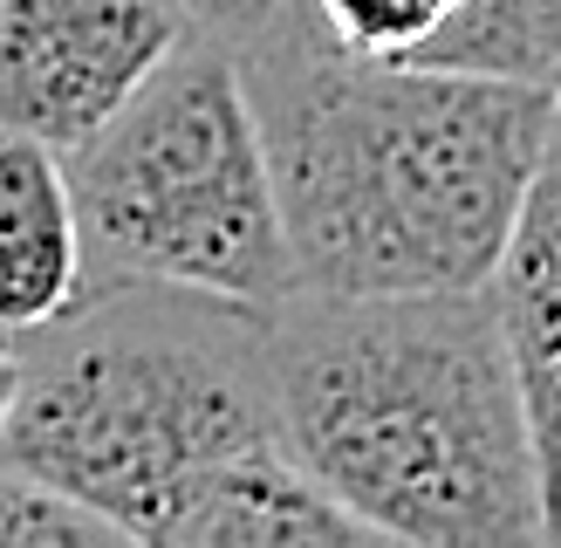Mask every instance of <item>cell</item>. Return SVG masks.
<instances>
[{"mask_svg": "<svg viewBox=\"0 0 561 548\" xmlns=\"http://www.w3.org/2000/svg\"><path fill=\"white\" fill-rule=\"evenodd\" d=\"M322 42V35H316ZM280 227L301 295H472L493 282L561 96L548 82L254 42Z\"/></svg>", "mask_w": 561, "mask_h": 548, "instance_id": "cell-1", "label": "cell"}, {"mask_svg": "<svg viewBox=\"0 0 561 548\" xmlns=\"http://www.w3.org/2000/svg\"><path fill=\"white\" fill-rule=\"evenodd\" d=\"M308 301L267 336L280 453L404 548H548V473L486 288Z\"/></svg>", "mask_w": 561, "mask_h": 548, "instance_id": "cell-2", "label": "cell"}, {"mask_svg": "<svg viewBox=\"0 0 561 548\" xmlns=\"http://www.w3.org/2000/svg\"><path fill=\"white\" fill-rule=\"evenodd\" d=\"M254 453H280L267 343L247 350L137 301H82L35 329L0 438V466L96 507L137 541Z\"/></svg>", "mask_w": 561, "mask_h": 548, "instance_id": "cell-3", "label": "cell"}, {"mask_svg": "<svg viewBox=\"0 0 561 548\" xmlns=\"http://www.w3.org/2000/svg\"><path fill=\"white\" fill-rule=\"evenodd\" d=\"M62 164L90 288H164L247 316L301 295L240 48L192 35Z\"/></svg>", "mask_w": 561, "mask_h": 548, "instance_id": "cell-4", "label": "cell"}, {"mask_svg": "<svg viewBox=\"0 0 561 548\" xmlns=\"http://www.w3.org/2000/svg\"><path fill=\"white\" fill-rule=\"evenodd\" d=\"M192 35L179 0H0V130L69 158Z\"/></svg>", "mask_w": 561, "mask_h": 548, "instance_id": "cell-5", "label": "cell"}, {"mask_svg": "<svg viewBox=\"0 0 561 548\" xmlns=\"http://www.w3.org/2000/svg\"><path fill=\"white\" fill-rule=\"evenodd\" d=\"M486 301L514 350L520 398H527V419H535V446H541V473H548V501H554L561 493V117H554L541 172L514 213V233L500 247Z\"/></svg>", "mask_w": 561, "mask_h": 548, "instance_id": "cell-6", "label": "cell"}, {"mask_svg": "<svg viewBox=\"0 0 561 548\" xmlns=\"http://www.w3.org/2000/svg\"><path fill=\"white\" fill-rule=\"evenodd\" d=\"M90 295L62 151L0 130V336H35Z\"/></svg>", "mask_w": 561, "mask_h": 548, "instance_id": "cell-7", "label": "cell"}, {"mask_svg": "<svg viewBox=\"0 0 561 548\" xmlns=\"http://www.w3.org/2000/svg\"><path fill=\"white\" fill-rule=\"evenodd\" d=\"M145 548H404L329 487H316L288 453H254L213 473L179 514H164Z\"/></svg>", "mask_w": 561, "mask_h": 548, "instance_id": "cell-8", "label": "cell"}, {"mask_svg": "<svg viewBox=\"0 0 561 548\" xmlns=\"http://www.w3.org/2000/svg\"><path fill=\"white\" fill-rule=\"evenodd\" d=\"M411 62L561 90V0H459V14Z\"/></svg>", "mask_w": 561, "mask_h": 548, "instance_id": "cell-9", "label": "cell"}, {"mask_svg": "<svg viewBox=\"0 0 561 548\" xmlns=\"http://www.w3.org/2000/svg\"><path fill=\"white\" fill-rule=\"evenodd\" d=\"M453 14L459 0H308L316 35L343 55H370V62H411Z\"/></svg>", "mask_w": 561, "mask_h": 548, "instance_id": "cell-10", "label": "cell"}, {"mask_svg": "<svg viewBox=\"0 0 561 548\" xmlns=\"http://www.w3.org/2000/svg\"><path fill=\"white\" fill-rule=\"evenodd\" d=\"M0 548H145V541L103 521L96 507L0 466Z\"/></svg>", "mask_w": 561, "mask_h": 548, "instance_id": "cell-11", "label": "cell"}, {"mask_svg": "<svg viewBox=\"0 0 561 548\" xmlns=\"http://www.w3.org/2000/svg\"><path fill=\"white\" fill-rule=\"evenodd\" d=\"M179 8L192 14V27L227 48H254L267 27L288 14V0H179Z\"/></svg>", "mask_w": 561, "mask_h": 548, "instance_id": "cell-12", "label": "cell"}, {"mask_svg": "<svg viewBox=\"0 0 561 548\" xmlns=\"http://www.w3.org/2000/svg\"><path fill=\"white\" fill-rule=\"evenodd\" d=\"M14 398H21V350H8V336H0V438H8Z\"/></svg>", "mask_w": 561, "mask_h": 548, "instance_id": "cell-13", "label": "cell"}, {"mask_svg": "<svg viewBox=\"0 0 561 548\" xmlns=\"http://www.w3.org/2000/svg\"><path fill=\"white\" fill-rule=\"evenodd\" d=\"M548 548H561V493L548 501Z\"/></svg>", "mask_w": 561, "mask_h": 548, "instance_id": "cell-14", "label": "cell"}]
</instances>
